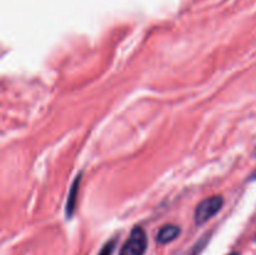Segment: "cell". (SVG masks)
Here are the masks:
<instances>
[{"instance_id":"6da1fadb","label":"cell","mask_w":256,"mask_h":255,"mask_svg":"<svg viewBox=\"0 0 256 255\" xmlns=\"http://www.w3.org/2000/svg\"><path fill=\"white\" fill-rule=\"evenodd\" d=\"M224 205V198L222 195H212V196L206 198L199 202L195 209L194 220L196 225H202L209 222L212 218H214L218 212L222 210Z\"/></svg>"},{"instance_id":"7a4b0ae2","label":"cell","mask_w":256,"mask_h":255,"mask_svg":"<svg viewBox=\"0 0 256 255\" xmlns=\"http://www.w3.org/2000/svg\"><path fill=\"white\" fill-rule=\"evenodd\" d=\"M148 249V236L142 228L136 226L132 230L124 242L120 255H144Z\"/></svg>"},{"instance_id":"3957f363","label":"cell","mask_w":256,"mask_h":255,"mask_svg":"<svg viewBox=\"0 0 256 255\" xmlns=\"http://www.w3.org/2000/svg\"><path fill=\"white\" fill-rule=\"evenodd\" d=\"M182 232L180 226L174 224H166L159 229L156 234V242L160 244H168L170 242H174Z\"/></svg>"},{"instance_id":"277c9868","label":"cell","mask_w":256,"mask_h":255,"mask_svg":"<svg viewBox=\"0 0 256 255\" xmlns=\"http://www.w3.org/2000/svg\"><path fill=\"white\" fill-rule=\"evenodd\" d=\"M80 182H82V174H79L76 178H75L74 182H72V188H70L69 196H68L66 205H65V214H66L68 219H70L75 212V206H76V198H78V194H79Z\"/></svg>"},{"instance_id":"5b68a950","label":"cell","mask_w":256,"mask_h":255,"mask_svg":"<svg viewBox=\"0 0 256 255\" xmlns=\"http://www.w3.org/2000/svg\"><path fill=\"white\" fill-rule=\"evenodd\" d=\"M116 242H118L116 239L109 240V242H108L102 249H100L99 254L98 255H112V252H115V248H116Z\"/></svg>"},{"instance_id":"8992f818","label":"cell","mask_w":256,"mask_h":255,"mask_svg":"<svg viewBox=\"0 0 256 255\" xmlns=\"http://www.w3.org/2000/svg\"><path fill=\"white\" fill-rule=\"evenodd\" d=\"M250 179H252V180H256V170H255L254 172H252V176H250Z\"/></svg>"},{"instance_id":"52a82bcc","label":"cell","mask_w":256,"mask_h":255,"mask_svg":"<svg viewBox=\"0 0 256 255\" xmlns=\"http://www.w3.org/2000/svg\"><path fill=\"white\" fill-rule=\"evenodd\" d=\"M229 255H240V254H239V252H230Z\"/></svg>"}]
</instances>
